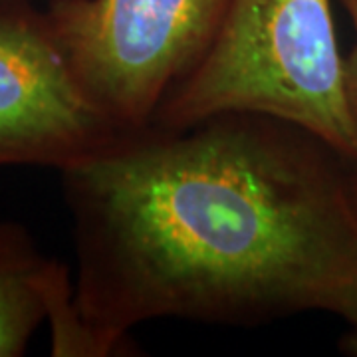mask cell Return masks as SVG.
Returning a JSON list of instances; mask_svg holds the SVG:
<instances>
[{"label":"cell","mask_w":357,"mask_h":357,"mask_svg":"<svg viewBox=\"0 0 357 357\" xmlns=\"http://www.w3.org/2000/svg\"><path fill=\"white\" fill-rule=\"evenodd\" d=\"M229 0H54V32L121 131L147 128L213 40Z\"/></svg>","instance_id":"cell-3"},{"label":"cell","mask_w":357,"mask_h":357,"mask_svg":"<svg viewBox=\"0 0 357 357\" xmlns=\"http://www.w3.org/2000/svg\"><path fill=\"white\" fill-rule=\"evenodd\" d=\"M345 163L292 123L222 114L121 133L64 169L86 356H112L157 318L256 324L328 312L357 326Z\"/></svg>","instance_id":"cell-1"},{"label":"cell","mask_w":357,"mask_h":357,"mask_svg":"<svg viewBox=\"0 0 357 357\" xmlns=\"http://www.w3.org/2000/svg\"><path fill=\"white\" fill-rule=\"evenodd\" d=\"M121 133L84 89L48 13L0 0V165L64 171Z\"/></svg>","instance_id":"cell-4"},{"label":"cell","mask_w":357,"mask_h":357,"mask_svg":"<svg viewBox=\"0 0 357 357\" xmlns=\"http://www.w3.org/2000/svg\"><path fill=\"white\" fill-rule=\"evenodd\" d=\"M342 349H344L345 354L357 357V326H351V330L347 332L344 342H342Z\"/></svg>","instance_id":"cell-7"},{"label":"cell","mask_w":357,"mask_h":357,"mask_svg":"<svg viewBox=\"0 0 357 357\" xmlns=\"http://www.w3.org/2000/svg\"><path fill=\"white\" fill-rule=\"evenodd\" d=\"M351 185H354V199H356L357 204V175H354V178H351Z\"/></svg>","instance_id":"cell-8"},{"label":"cell","mask_w":357,"mask_h":357,"mask_svg":"<svg viewBox=\"0 0 357 357\" xmlns=\"http://www.w3.org/2000/svg\"><path fill=\"white\" fill-rule=\"evenodd\" d=\"M222 114L292 123L357 163L330 0H229L203 56L149 126L185 128Z\"/></svg>","instance_id":"cell-2"},{"label":"cell","mask_w":357,"mask_h":357,"mask_svg":"<svg viewBox=\"0 0 357 357\" xmlns=\"http://www.w3.org/2000/svg\"><path fill=\"white\" fill-rule=\"evenodd\" d=\"M344 6L356 30V44L349 52V56L345 58V93H347L349 112L357 126V0H344Z\"/></svg>","instance_id":"cell-6"},{"label":"cell","mask_w":357,"mask_h":357,"mask_svg":"<svg viewBox=\"0 0 357 357\" xmlns=\"http://www.w3.org/2000/svg\"><path fill=\"white\" fill-rule=\"evenodd\" d=\"M72 296L68 272L36 252L24 230L0 225V357H18L54 307Z\"/></svg>","instance_id":"cell-5"}]
</instances>
